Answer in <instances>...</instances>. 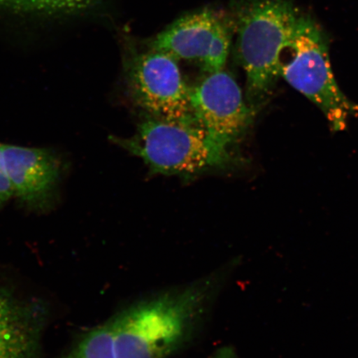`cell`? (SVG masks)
<instances>
[{"label":"cell","instance_id":"obj_7","mask_svg":"<svg viewBox=\"0 0 358 358\" xmlns=\"http://www.w3.org/2000/svg\"><path fill=\"white\" fill-rule=\"evenodd\" d=\"M190 101L199 127L227 149L243 136L256 113L235 78L224 70L208 73L190 88Z\"/></svg>","mask_w":358,"mask_h":358},{"label":"cell","instance_id":"obj_11","mask_svg":"<svg viewBox=\"0 0 358 358\" xmlns=\"http://www.w3.org/2000/svg\"><path fill=\"white\" fill-rule=\"evenodd\" d=\"M60 358H117L115 317L80 335Z\"/></svg>","mask_w":358,"mask_h":358},{"label":"cell","instance_id":"obj_10","mask_svg":"<svg viewBox=\"0 0 358 358\" xmlns=\"http://www.w3.org/2000/svg\"><path fill=\"white\" fill-rule=\"evenodd\" d=\"M99 0H0V10L45 17L78 15L92 10Z\"/></svg>","mask_w":358,"mask_h":358},{"label":"cell","instance_id":"obj_9","mask_svg":"<svg viewBox=\"0 0 358 358\" xmlns=\"http://www.w3.org/2000/svg\"><path fill=\"white\" fill-rule=\"evenodd\" d=\"M47 306L0 286V358H39Z\"/></svg>","mask_w":358,"mask_h":358},{"label":"cell","instance_id":"obj_3","mask_svg":"<svg viewBox=\"0 0 358 358\" xmlns=\"http://www.w3.org/2000/svg\"><path fill=\"white\" fill-rule=\"evenodd\" d=\"M329 39L310 15L299 13L280 59V78L320 108L334 131H343L358 106L336 82Z\"/></svg>","mask_w":358,"mask_h":358},{"label":"cell","instance_id":"obj_4","mask_svg":"<svg viewBox=\"0 0 358 358\" xmlns=\"http://www.w3.org/2000/svg\"><path fill=\"white\" fill-rule=\"evenodd\" d=\"M123 149L144 161L150 171L164 176H194L226 168L234 159L198 125L152 118L132 137H112Z\"/></svg>","mask_w":358,"mask_h":358},{"label":"cell","instance_id":"obj_2","mask_svg":"<svg viewBox=\"0 0 358 358\" xmlns=\"http://www.w3.org/2000/svg\"><path fill=\"white\" fill-rule=\"evenodd\" d=\"M299 13L294 0H234L236 56L246 77V101L255 110L280 78L282 53Z\"/></svg>","mask_w":358,"mask_h":358},{"label":"cell","instance_id":"obj_12","mask_svg":"<svg viewBox=\"0 0 358 358\" xmlns=\"http://www.w3.org/2000/svg\"><path fill=\"white\" fill-rule=\"evenodd\" d=\"M2 146L3 145L0 144V206L6 203L13 196L11 183L3 166Z\"/></svg>","mask_w":358,"mask_h":358},{"label":"cell","instance_id":"obj_1","mask_svg":"<svg viewBox=\"0 0 358 358\" xmlns=\"http://www.w3.org/2000/svg\"><path fill=\"white\" fill-rule=\"evenodd\" d=\"M212 285L196 284L145 299L115 315L117 358H166L189 342Z\"/></svg>","mask_w":358,"mask_h":358},{"label":"cell","instance_id":"obj_8","mask_svg":"<svg viewBox=\"0 0 358 358\" xmlns=\"http://www.w3.org/2000/svg\"><path fill=\"white\" fill-rule=\"evenodd\" d=\"M2 158L13 195L34 211L51 208L55 203L62 168L55 152L3 145Z\"/></svg>","mask_w":358,"mask_h":358},{"label":"cell","instance_id":"obj_5","mask_svg":"<svg viewBox=\"0 0 358 358\" xmlns=\"http://www.w3.org/2000/svg\"><path fill=\"white\" fill-rule=\"evenodd\" d=\"M124 71L131 99L154 118L199 127L192 108L190 88L176 58L150 48L131 51L125 55Z\"/></svg>","mask_w":358,"mask_h":358},{"label":"cell","instance_id":"obj_13","mask_svg":"<svg viewBox=\"0 0 358 358\" xmlns=\"http://www.w3.org/2000/svg\"><path fill=\"white\" fill-rule=\"evenodd\" d=\"M209 358H237L236 353L231 348H224L220 349L212 357Z\"/></svg>","mask_w":358,"mask_h":358},{"label":"cell","instance_id":"obj_6","mask_svg":"<svg viewBox=\"0 0 358 358\" xmlns=\"http://www.w3.org/2000/svg\"><path fill=\"white\" fill-rule=\"evenodd\" d=\"M234 34L231 13L204 8L179 17L155 36L148 47L176 60L195 62L212 73L225 66Z\"/></svg>","mask_w":358,"mask_h":358}]
</instances>
